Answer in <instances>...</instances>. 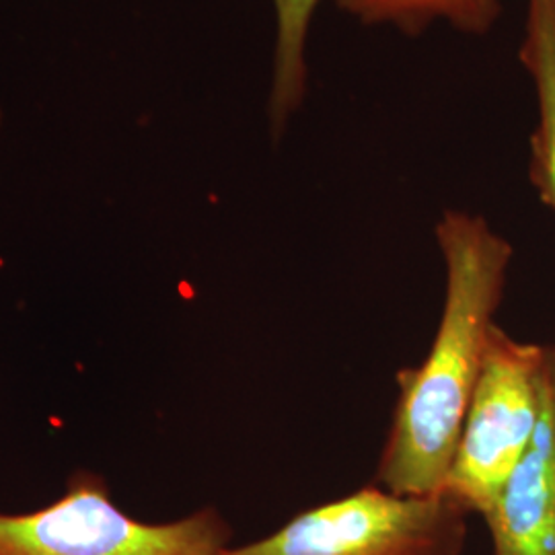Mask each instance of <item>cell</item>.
<instances>
[{
  "label": "cell",
  "instance_id": "cell-1",
  "mask_svg": "<svg viewBox=\"0 0 555 555\" xmlns=\"http://www.w3.org/2000/svg\"><path fill=\"white\" fill-rule=\"evenodd\" d=\"M435 235L447 276L437 336L417 366L397 373L393 420L375 474L377 486L403 496L442 492L515 254L488 220L467 210H444Z\"/></svg>",
  "mask_w": 555,
  "mask_h": 555
},
{
  "label": "cell",
  "instance_id": "cell-2",
  "mask_svg": "<svg viewBox=\"0 0 555 555\" xmlns=\"http://www.w3.org/2000/svg\"><path fill=\"white\" fill-rule=\"evenodd\" d=\"M545 346L494 325L442 492L483 520L529 453L541 420Z\"/></svg>",
  "mask_w": 555,
  "mask_h": 555
},
{
  "label": "cell",
  "instance_id": "cell-3",
  "mask_svg": "<svg viewBox=\"0 0 555 555\" xmlns=\"http://www.w3.org/2000/svg\"><path fill=\"white\" fill-rule=\"evenodd\" d=\"M469 516L444 492L403 496L373 483L220 555H463Z\"/></svg>",
  "mask_w": 555,
  "mask_h": 555
},
{
  "label": "cell",
  "instance_id": "cell-4",
  "mask_svg": "<svg viewBox=\"0 0 555 555\" xmlns=\"http://www.w3.org/2000/svg\"><path fill=\"white\" fill-rule=\"evenodd\" d=\"M231 535L215 508L165 525L140 522L89 472L70 477L64 496L46 508L0 515V555H220Z\"/></svg>",
  "mask_w": 555,
  "mask_h": 555
},
{
  "label": "cell",
  "instance_id": "cell-5",
  "mask_svg": "<svg viewBox=\"0 0 555 555\" xmlns=\"http://www.w3.org/2000/svg\"><path fill=\"white\" fill-rule=\"evenodd\" d=\"M486 525L492 555H555V346H545L535 438Z\"/></svg>",
  "mask_w": 555,
  "mask_h": 555
},
{
  "label": "cell",
  "instance_id": "cell-6",
  "mask_svg": "<svg viewBox=\"0 0 555 555\" xmlns=\"http://www.w3.org/2000/svg\"><path fill=\"white\" fill-rule=\"evenodd\" d=\"M520 62L535 85L539 112L529 178L541 202L555 212V7L550 0H529Z\"/></svg>",
  "mask_w": 555,
  "mask_h": 555
},
{
  "label": "cell",
  "instance_id": "cell-7",
  "mask_svg": "<svg viewBox=\"0 0 555 555\" xmlns=\"http://www.w3.org/2000/svg\"><path fill=\"white\" fill-rule=\"evenodd\" d=\"M321 0H272L276 13L274 70L268 100L272 132H284L307 95V40Z\"/></svg>",
  "mask_w": 555,
  "mask_h": 555
},
{
  "label": "cell",
  "instance_id": "cell-8",
  "mask_svg": "<svg viewBox=\"0 0 555 555\" xmlns=\"http://www.w3.org/2000/svg\"><path fill=\"white\" fill-rule=\"evenodd\" d=\"M337 7L366 25H393L420 34L430 23L444 21L463 34L481 36L496 23L500 0H336Z\"/></svg>",
  "mask_w": 555,
  "mask_h": 555
},
{
  "label": "cell",
  "instance_id": "cell-9",
  "mask_svg": "<svg viewBox=\"0 0 555 555\" xmlns=\"http://www.w3.org/2000/svg\"><path fill=\"white\" fill-rule=\"evenodd\" d=\"M0 124H2V112H0Z\"/></svg>",
  "mask_w": 555,
  "mask_h": 555
},
{
  "label": "cell",
  "instance_id": "cell-10",
  "mask_svg": "<svg viewBox=\"0 0 555 555\" xmlns=\"http://www.w3.org/2000/svg\"><path fill=\"white\" fill-rule=\"evenodd\" d=\"M550 2H552V4H554V7H555V0H550Z\"/></svg>",
  "mask_w": 555,
  "mask_h": 555
}]
</instances>
